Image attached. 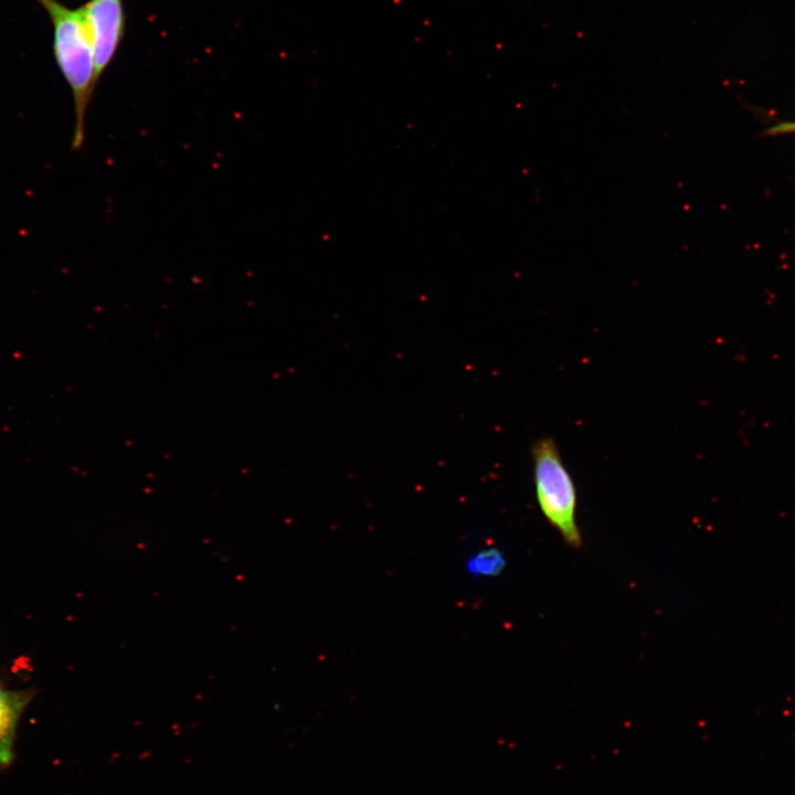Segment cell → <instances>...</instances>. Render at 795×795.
<instances>
[{
    "label": "cell",
    "instance_id": "5b68a950",
    "mask_svg": "<svg viewBox=\"0 0 795 795\" xmlns=\"http://www.w3.org/2000/svg\"><path fill=\"white\" fill-rule=\"evenodd\" d=\"M506 565L504 554L496 548H486L470 554L465 561L466 573L474 577H492Z\"/></svg>",
    "mask_w": 795,
    "mask_h": 795
},
{
    "label": "cell",
    "instance_id": "6da1fadb",
    "mask_svg": "<svg viewBox=\"0 0 795 795\" xmlns=\"http://www.w3.org/2000/svg\"><path fill=\"white\" fill-rule=\"evenodd\" d=\"M47 13L53 26V54L66 81L74 104L72 149L82 148L85 117L97 86L92 41L82 8L71 9L59 0H34Z\"/></svg>",
    "mask_w": 795,
    "mask_h": 795
},
{
    "label": "cell",
    "instance_id": "277c9868",
    "mask_svg": "<svg viewBox=\"0 0 795 795\" xmlns=\"http://www.w3.org/2000/svg\"><path fill=\"white\" fill-rule=\"evenodd\" d=\"M31 697L29 691L7 689L0 683V768L13 760L18 722Z\"/></svg>",
    "mask_w": 795,
    "mask_h": 795
},
{
    "label": "cell",
    "instance_id": "8992f818",
    "mask_svg": "<svg viewBox=\"0 0 795 795\" xmlns=\"http://www.w3.org/2000/svg\"><path fill=\"white\" fill-rule=\"evenodd\" d=\"M768 135L795 134V121L781 123L767 129Z\"/></svg>",
    "mask_w": 795,
    "mask_h": 795
},
{
    "label": "cell",
    "instance_id": "3957f363",
    "mask_svg": "<svg viewBox=\"0 0 795 795\" xmlns=\"http://www.w3.org/2000/svg\"><path fill=\"white\" fill-rule=\"evenodd\" d=\"M88 28L98 84L113 62L125 35L124 0H88L81 7Z\"/></svg>",
    "mask_w": 795,
    "mask_h": 795
},
{
    "label": "cell",
    "instance_id": "7a4b0ae2",
    "mask_svg": "<svg viewBox=\"0 0 795 795\" xmlns=\"http://www.w3.org/2000/svg\"><path fill=\"white\" fill-rule=\"evenodd\" d=\"M533 483L539 508L564 541L581 545L576 523V488L553 438L540 437L531 446Z\"/></svg>",
    "mask_w": 795,
    "mask_h": 795
}]
</instances>
